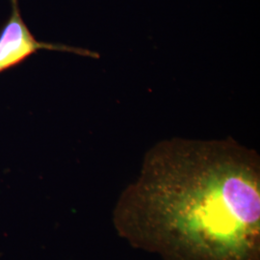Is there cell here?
I'll return each mask as SVG.
<instances>
[{"label": "cell", "mask_w": 260, "mask_h": 260, "mask_svg": "<svg viewBox=\"0 0 260 260\" xmlns=\"http://www.w3.org/2000/svg\"><path fill=\"white\" fill-rule=\"evenodd\" d=\"M115 232L163 260H260V159L229 138L165 140L112 211Z\"/></svg>", "instance_id": "1"}, {"label": "cell", "mask_w": 260, "mask_h": 260, "mask_svg": "<svg viewBox=\"0 0 260 260\" xmlns=\"http://www.w3.org/2000/svg\"><path fill=\"white\" fill-rule=\"evenodd\" d=\"M11 3L12 12L9 19L0 30V73L19 65L40 49L72 52L91 57L98 56L87 49L39 42L20 15L19 0H11Z\"/></svg>", "instance_id": "2"}]
</instances>
